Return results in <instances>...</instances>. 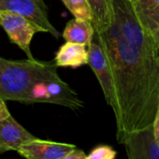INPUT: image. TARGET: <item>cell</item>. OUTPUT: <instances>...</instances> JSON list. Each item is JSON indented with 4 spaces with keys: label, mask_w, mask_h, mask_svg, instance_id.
<instances>
[{
    "label": "cell",
    "mask_w": 159,
    "mask_h": 159,
    "mask_svg": "<svg viewBox=\"0 0 159 159\" xmlns=\"http://www.w3.org/2000/svg\"><path fill=\"white\" fill-rule=\"evenodd\" d=\"M0 10L21 15L39 26L43 32L57 38L60 36V33L49 20L45 0H0Z\"/></svg>",
    "instance_id": "7"
},
{
    "label": "cell",
    "mask_w": 159,
    "mask_h": 159,
    "mask_svg": "<svg viewBox=\"0 0 159 159\" xmlns=\"http://www.w3.org/2000/svg\"><path fill=\"white\" fill-rule=\"evenodd\" d=\"M9 116H10V113L7 109L5 100L0 98V121L7 118Z\"/></svg>",
    "instance_id": "19"
},
{
    "label": "cell",
    "mask_w": 159,
    "mask_h": 159,
    "mask_svg": "<svg viewBox=\"0 0 159 159\" xmlns=\"http://www.w3.org/2000/svg\"><path fill=\"white\" fill-rule=\"evenodd\" d=\"M116 24L123 37L133 46L153 55H159L157 46L142 21L130 0H113Z\"/></svg>",
    "instance_id": "3"
},
{
    "label": "cell",
    "mask_w": 159,
    "mask_h": 159,
    "mask_svg": "<svg viewBox=\"0 0 159 159\" xmlns=\"http://www.w3.org/2000/svg\"><path fill=\"white\" fill-rule=\"evenodd\" d=\"M75 18H80L92 22V12L88 0H61Z\"/></svg>",
    "instance_id": "14"
},
{
    "label": "cell",
    "mask_w": 159,
    "mask_h": 159,
    "mask_svg": "<svg viewBox=\"0 0 159 159\" xmlns=\"http://www.w3.org/2000/svg\"><path fill=\"white\" fill-rule=\"evenodd\" d=\"M89 49V65L94 72L101 88L102 89L106 102L113 107L115 102L114 81L111 67L107 59V56L96 39L93 37L91 44L88 47Z\"/></svg>",
    "instance_id": "8"
},
{
    "label": "cell",
    "mask_w": 159,
    "mask_h": 159,
    "mask_svg": "<svg viewBox=\"0 0 159 159\" xmlns=\"http://www.w3.org/2000/svg\"><path fill=\"white\" fill-rule=\"evenodd\" d=\"M158 144H159V142H158Z\"/></svg>",
    "instance_id": "23"
},
{
    "label": "cell",
    "mask_w": 159,
    "mask_h": 159,
    "mask_svg": "<svg viewBox=\"0 0 159 159\" xmlns=\"http://www.w3.org/2000/svg\"><path fill=\"white\" fill-rule=\"evenodd\" d=\"M117 153L109 145H100L94 148L89 155L87 156V159H114Z\"/></svg>",
    "instance_id": "16"
},
{
    "label": "cell",
    "mask_w": 159,
    "mask_h": 159,
    "mask_svg": "<svg viewBox=\"0 0 159 159\" xmlns=\"http://www.w3.org/2000/svg\"><path fill=\"white\" fill-rule=\"evenodd\" d=\"M94 36L112 71L116 136L152 126L158 109L159 55L128 42L116 23Z\"/></svg>",
    "instance_id": "1"
},
{
    "label": "cell",
    "mask_w": 159,
    "mask_h": 159,
    "mask_svg": "<svg viewBox=\"0 0 159 159\" xmlns=\"http://www.w3.org/2000/svg\"><path fill=\"white\" fill-rule=\"evenodd\" d=\"M140 18L145 27L149 30L159 51V7L147 14L140 15Z\"/></svg>",
    "instance_id": "15"
},
{
    "label": "cell",
    "mask_w": 159,
    "mask_h": 159,
    "mask_svg": "<svg viewBox=\"0 0 159 159\" xmlns=\"http://www.w3.org/2000/svg\"><path fill=\"white\" fill-rule=\"evenodd\" d=\"M95 29L90 20L75 18L71 20L65 26L62 33L66 42L83 44L89 47L94 37Z\"/></svg>",
    "instance_id": "13"
},
{
    "label": "cell",
    "mask_w": 159,
    "mask_h": 159,
    "mask_svg": "<svg viewBox=\"0 0 159 159\" xmlns=\"http://www.w3.org/2000/svg\"><path fill=\"white\" fill-rule=\"evenodd\" d=\"M35 102L58 104L72 110L84 106L77 93L61 77L34 82L28 89L22 103Z\"/></svg>",
    "instance_id": "4"
},
{
    "label": "cell",
    "mask_w": 159,
    "mask_h": 159,
    "mask_svg": "<svg viewBox=\"0 0 159 159\" xmlns=\"http://www.w3.org/2000/svg\"><path fill=\"white\" fill-rule=\"evenodd\" d=\"M92 12V24L95 33L107 31L116 22L113 0H88Z\"/></svg>",
    "instance_id": "12"
},
{
    "label": "cell",
    "mask_w": 159,
    "mask_h": 159,
    "mask_svg": "<svg viewBox=\"0 0 159 159\" xmlns=\"http://www.w3.org/2000/svg\"><path fill=\"white\" fill-rule=\"evenodd\" d=\"M153 128H154V131H155V136L156 139L157 141V143L159 142V109H157L154 123H153Z\"/></svg>",
    "instance_id": "20"
},
{
    "label": "cell",
    "mask_w": 159,
    "mask_h": 159,
    "mask_svg": "<svg viewBox=\"0 0 159 159\" xmlns=\"http://www.w3.org/2000/svg\"><path fill=\"white\" fill-rule=\"evenodd\" d=\"M57 67L77 68L89 63V49L83 44L66 42L58 50L55 57Z\"/></svg>",
    "instance_id": "11"
},
{
    "label": "cell",
    "mask_w": 159,
    "mask_h": 159,
    "mask_svg": "<svg viewBox=\"0 0 159 159\" xmlns=\"http://www.w3.org/2000/svg\"><path fill=\"white\" fill-rule=\"evenodd\" d=\"M130 159H159V144L153 125L116 136Z\"/></svg>",
    "instance_id": "6"
},
{
    "label": "cell",
    "mask_w": 159,
    "mask_h": 159,
    "mask_svg": "<svg viewBox=\"0 0 159 159\" xmlns=\"http://www.w3.org/2000/svg\"><path fill=\"white\" fill-rule=\"evenodd\" d=\"M60 77L52 61H12L0 57V98L22 102L31 86L39 80Z\"/></svg>",
    "instance_id": "2"
},
{
    "label": "cell",
    "mask_w": 159,
    "mask_h": 159,
    "mask_svg": "<svg viewBox=\"0 0 159 159\" xmlns=\"http://www.w3.org/2000/svg\"><path fill=\"white\" fill-rule=\"evenodd\" d=\"M138 14H147L159 7V0H137L133 3Z\"/></svg>",
    "instance_id": "17"
},
{
    "label": "cell",
    "mask_w": 159,
    "mask_h": 159,
    "mask_svg": "<svg viewBox=\"0 0 159 159\" xmlns=\"http://www.w3.org/2000/svg\"><path fill=\"white\" fill-rule=\"evenodd\" d=\"M75 146L70 143L43 141L35 138L22 144L17 152L28 159H64Z\"/></svg>",
    "instance_id": "9"
},
{
    "label": "cell",
    "mask_w": 159,
    "mask_h": 159,
    "mask_svg": "<svg viewBox=\"0 0 159 159\" xmlns=\"http://www.w3.org/2000/svg\"><path fill=\"white\" fill-rule=\"evenodd\" d=\"M64 159H87V155L84 151L75 147L65 157Z\"/></svg>",
    "instance_id": "18"
},
{
    "label": "cell",
    "mask_w": 159,
    "mask_h": 159,
    "mask_svg": "<svg viewBox=\"0 0 159 159\" xmlns=\"http://www.w3.org/2000/svg\"><path fill=\"white\" fill-rule=\"evenodd\" d=\"M158 109H159V100H158Z\"/></svg>",
    "instance_id": "22"
},
{
    "label": "cell",
    "mask_w": 159,
    "mask_h": 159,
    "mask_svg": "<svg viewBox=\"0 0 159 159\" xmlns=\"http://www.w3.org/2000/svg\"><path fill=\"white\" fill-rule=\"evenodd\" d=\"M35 138L20 125L11 115L0 121V154L8 151L17 152L22 144Z\"/></svg>",
    "instance_id": "10"
},
{
    "label": "cell",
    "mask_w": 159,
    "mask_h": 159,
    "mask_svg": "<svg viewBox=\"0 0 159 159\" xmlns=\"http://www.w3.org/2000/svg\"><path fill=\"white\" fill-rule=\"evenodd\" d=\"M0 26L5 30L9 40L16 44L30 60H34L30 45L35 33L43 30L29 19L6 10H0Z\"/></svg>",
    "instance_id": "5"
},
{
    "label": "cell",
    "mask_w": 159,
    "mask_h": 159,
    "mask_svg": "<svg viewBox=\"0 0 159 159\" xmlns=\"http://www.w3.org/2000/svg\"><path fill=\"white\" fill-rule=\"evenodd\" d=\"M130 1H131V2H133V3H135V2H136L137 0H130Z\"/></svg>",
    "instance_id": "21"
}]
</instances>
